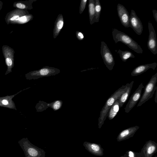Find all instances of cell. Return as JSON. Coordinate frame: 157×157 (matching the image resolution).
<instances>
[{
    "instance_id": "1",
    "label": "cell",
    "mask_w": 157,
    "mask_h": 157,
    "mask_svg": "<svg viewBox=\"0 0 157 157\" xmlns=\"http://www.w3.org/2000/svg\"><path fill=\"white\" fill-rule=\"evenodd\" d=\"M33 18L27 10L16 9L7 13L5 20L7 25L23 24L32 20Z\"/></svg>"
},
{
    "instance_id": "2",
    "label": "cell",
    "mask_w": 157,
    "mask_h": 157,
    "mask_svg": "<svg viewBox=\"0 0 157 157\" xmlns=\"http://www.w3.org/2000/svg\"><path fill=\"white\" fill-rule=\"evenodd\" d=\"M128 84V83L125 85H122L112 94L106 100L100 112V116L98 119V128L99 129L101 128L104 124L110 107L121 94L126 91Z\"/></svg>"
},
{
    "instance_id": "3",
    "label": "cell",
    "mask_w": 157,
    "mask_h": 157,
    "mask_svg": "<svg viewBox=\"0 0 157 157\" xmlns=\"http://www.w3.org/2000/svg\"><path fill=\"white\" fill-rule=\"evenodd\" d=\"M112 34L115 43L121 42L136 53H143L140 46L128 35L115 28L112 29Z\"/></svg>"
},
{
    "instance_id": "4",
    "label": "cell",
    "mask_w": 157,
    "mask_h": 157,
    "mask_svg": "<svg viewBox=\"0 0 157 157\" xmlns=\"http://www.w3.org/2000/svg\"><path fill=\"white\" fill-rule=\"evenodd\" d=\"M18 143L25 157H46L44 151L33 144L27 137L22 138Z\"/></svg>"
},
{
    "instance_id": "5",
    "label": "cell",
    "mask_w": 157,
    "mask_h": 157,
    "mask_svg": "<svg viewBox=\"0 0 157 157\" xmlns=\"http://www.w3.org/2000/svg\"><path fill=\"white\" fill-rule=\"evenodd\" d=\"M60 71V70L58 68L46 66L40 69L27 73L25 75V77L27 80H35L43 77L55 75Z\"/></svg>"
},
{
    "instance_id": "6",
    "label": "cell",
    "mask_w": 157,
    "mask_h": 157,
    "mask_svg": "<svg viewBox=\"0 0 157 157\" xmlns=\"http://www.w3.org/2000/svg\"><path fill=\"white\" fill-rule=\"evenodd\" d=\"M157 82V72L152 76L150 81L145 87L144 92L141 96L137 107L141 106L152 98L156 89H157V87L156 86Z\"/></svg>"
},
{
    "instance_id": "7",
    "label": "cell",
    "mask_w": 157,
    "mask_h": 157,
    "mask_svg": "<svg viewBox=\"0 0 157 157\" xmlns=\"http://www.w3.org/2000/svg\"><path fill=\"white\" fill-rule=\"evenodd\" d=\"M2 51L7 67V69L5 73V75H6L12 72V69L14 66L15 52L13 48L6 45L2 46Z\"/></svg>"
},
{
    "instance_id": "8",
    "label": "cell",
    "mask_w": 157,
    "mask_h": 157,
    "mask_svg": "<svg viewBox=\"0 0 157 157\" xmlns=\"http://www.w3.org/2000/svg\"><path fill=\"white\" fill-rule=\"evenodd\" d=\"M101 54L106 67L109 71H112L115 65L113 56L106 44L102 41L101 45Z\"/></svg>"
},
{
    "instance_id": "9",
    "label": "cell",
    "mask_w": 157,
    "mask_h": 157,
    "mask_svg": "<svg viewBox=\"0 0 157 157\" xmlns=\"http://www.w3.org/2000/svg\"><path fill=\"white\" fill-rule=\"evenodd\" d=\"M143 83H141L137 88L130 97V99L125 108V112L128 113L135 106L141 96L143 88H144Z\"/></svg>"
},
{
    "instance_id": "10",
    "label": "cell",
    "mask_w": 157,
    "mask_h": 157,
    "mask_svg": "<svg viewBox=\"0 0 157 157\" xmlns=\"http://www.w3.org/2000/svg\"><path fill=\"white\" fill-rule=\"evenodd\" d=\"M149 35L147 42V46L149 50L154 55L157 54V41L155 30L151 23L148 22Z\"/></svg>"
},
{
    "instance_id": "11",
    "label": "cell",
    "mask_w": 157,
    "mask_h": 157,
    "mask_svg": "<svg viewBox=\"0 0 157 157\" xmlns=\"http://www.w3.org/2000/svg\"><path fill=\"white\" fill-rule=\"evenodd\" d=\"M130 24L131 27L135 33L140 35L142 33L143 27L140 19L136 15L135 11L132 10L130 15Z\"/></svg>"
},
{
    "instance_id": "12",
    "label": "cell",
    "mask_w": 157,
    "mask_h": 157,
    "mask_svg": "<svg viewBox=\"0 0 157 157\" xmlns=\"http://www.w3.org/2000/svg\"><path fill=\"white\" fill-rule=\"evenodd\" d=\"M117 10L122 25L126 28L130 27V15L127 9L123 5L118 3L117 6Z\"/></svg>"
},
{
    "instance_id": "13",
    "label": "cell",
    "mask_w": 157,
    "mask_h": 157,
    "mask_svg": "<svg viewBox=\"0 0 157 157\" xmlns=\"http://www.w3.org/2000/svg\"><path fill=\"white\" fill-rule=\"evenodd\" d=\"M157 151V143L150 140L144 145L141 152L144 157H152Z\"/></svg>"
},
{
    "instance_id": "14",
    "label": "cell",
    "mask_w": 157,
    "mask_h": 157,
    "mask_svg": "<svg viewBox=\"0 0 157 157\" xmlns=\"http://www.w3.org/2000/svg\"><path fill=\"white\" fill-rule=\"evenodd\" d=\"M83 146L87 151L94 155L101 156L104 155V150L99 144L85 141Z\"/></svg>"
},
{
    "instance_id": "15",
    "label": "cell",
    "mask_w": 157,
    "mask_h": 157,
    "mask_svg": "<svg viewBox=\"0 0 157 157\" xmlns=\"http://www.w3.org/2000/svg\"><path fill=\"white\" fill-rule=\"evenodd\" d=\"M25 90H21L17 93L12 95L0 97V106L17 110V109L15 103L12 99L16 95Z\"/></svg>"
},
{
    "instance_id": "16",
    "label": "cell",
    "mask_w": 157,
    "mask_h": 157,
    "mask_svg": "<svg viewBox=\"0 0 157 157\" xmlns=\"http://www.w3.org/2000/svg\"><path fill=\"white\" fill-rule=\"evenodd\" d=\"M139 128V126H135L122 130L119 133L117 136V141L120 142L132 137Z\"/></svg>"
},
{
    "instance_id": "17",
    "label": "cell",
    "mask_w": 157,
    "mask_h": 157,
    "mask_svg": "<svg viewBox=\"0 0 157 157\" xmlns=\"http://www.w3.org/2000/svg\"><path fill=\"white\" fill-rule=\"evenodd\" d=\"M157 65L156 63L139 65L135 67L131 73L132 76H137L145 72L149 69L155 70Z\"/></svg>"
},
{
    "instance_id": "18",
    "label": "cell",
    "mask_w": 157,
    "mask_h": 157,
    "mask_svg": "<svg viewBox=\"0 0 157 157\" xmlns=\"http://www.w3.org/2000/svg\"><path fill=\"white\" fill-rule=\"evenodd\" d=\"M64 20L63 15L59 14L58 16L54 23V28L53 31V37L56 38L59 35L61 30L63 28Z\"/></svg>"
},
{
    "instance_id": "19",
    "label": "cell",
    "mask_w": 157,
    "mask_h": 157,
    "mask_svg": "<svg viewBox=\"0 0 157 157\" xmlns=\"http://www.w3.org/2000/svg\"><path fill=\"white\" fill-rule=\"evenodd\" d=\"M36 0H28L14 2L13 6L16 9L25 10H31L33 9L32 4Z\"/></svg>"
},
{
    "instance_id": "20",
    "label": "cell",
    "mask_w": 157,
    "mask_h": 157,
    "mask_svg": "<svg viewBox=\"0 0 157 157\" xmlns=\"http://www.w3.org/2000/svg\"><path fill=\"white\" fill-rule=\"evenodd\" d=\"M133 83L134 81H133L130 83H128L126 91L122 94L117 99L119 101L120 108L123 107L128 99L131 93Z\"/></svg>"
},
{
    "instance_id": "21",
    "label": "cell",
    "mask_w": 157,
    "mask_h": 157,
    "mask_svg": "<svg viewBox=\"0 0 157 157\" xmlns=\"http://www.w3.org/2000/svg\"><path fill=\"white\" fill-rule=\"evenodd\" d=\"M120 108L118 101L116 100L109 109L107 117L109 120L113 119L117 115Z\"/></svg>"
},
{
    "instance_id": "22",
    "label": "cell",
    "mask_w": 157,
    "mask_h": 157,
    "mask_svg": "<svg viewBox=\"0 0 157 157\" xmlns=\"http://www.w3.org/2000/svg\"><path fill=\"white\" fill-rule=\"evenodd\" d=\"M88 1V13L90 23L91 25H92L94 23L95 0H89Z\"/></svg>"
},
{
    "instance_id": "23",
    "label": "cell",
    "mask_w": 157,
    "mask_h": 157,
    "mask_svg": "<svg viewBox=\"0 0 157 157\" xmlns=\"http://www.w3.org/2000/svg\"><path fill=\"white\" fill-rule=\"evenodd\" d=\"M115 51L119 55L121 60L124 62L126 61L129 58H134L135 56L131 52L128 51H123L120 49L116 50Z\"/></svg>"
},
{
    "instance_id": "24",
    "label": "cell",
    "mask_w": 157,
    "mask_h": 157,
    "mask_svg": "<svg viewBox=\"0 0 157 157\" xmlns=\"http://www.w3.org/2000/svg\"><path fill=\"white\" fill-rule=\"evenodd\" d=\"M101 10V7L99 0H95V16L94 22H98Z\"/></svg>"
},
{
    "instance_id": "25",
    "label": "cell",
    "mask_w": 157,
    "mask_h": 157,
    "mask_svg": "<svg viewBox=\"0 0 157 157\" xmlns=\"http://www.w3.org/2000/svg\"><path fill=\"white\" fill-rule=\"evenodd\" d=\"M124 155L125 157H144L141 152H135L130 150L127 151Z\"/></svg>"
},
{
    "instance_id": "26",
    "label": "cell",
    "mask_w": 157,
    "mask_h": 157,
    "mask_svg": "<svg viewBox=\"0 0 157 157\" xmlns=\"http://www.w3.org/2000/svg\"><path fill=\"white\" fill-rule=\"evenodd\" d=\"M62 101L60 100H57L53 102L50 104H48L47 105L50 106L55 111L57 110L60 108L62 105Z\"/></svg>"
},
{
    "instance_id": "27",
    "label": "cell",
    "mask_w": 157,
    "mask_h": 157,
    "mask_svg": "<svg viewBox=\"0 0 157 157\" xmlns=\"http://www.w3.org/2000/svg\"><path fill=\"white\" fill-rule=\"evenodd\" d=\"M87 1V0H81V1L79 9V12L80 14H82L85 10Z\"/></svg>"
},
{
    "instance_id": "28",
    "label": "cell",
    "mask_w": 157,
    "mask_h": 157,
    "mask_svg": "<svg viewBox=\"0 0 157 157\" xmlns=\"http://www.w3.org/2000/svg\"><path fill=\"white\" fill-rule=\"evenodd\" d=\"M76 36L77 39L79 40H82L84 39L83 33L81 32L77 31L76 32Z\"/></svg>"
},
{
    "instance_id": "29",
    "label": "cell",
    "mask_w": 157,
    "mask_h": 157,
    "mask_svg": "<svg viewBox=\"0 0 157 157\" xmlns=\"http://www.w3.org/2000/svg\"><path fill=\"white\" fill-rule=\"evenodd\" d=\"M152 12L155 20L157 22V11L155 10H152Z\"/></svg>"
},
{
    "instance_id": "30",
    "label": "cell",
    "mask_w": 157,
    "mask_h": 157,
    "mask_svg": "<svg viewBox=\"0 0 157 157\" xmlns=\"http://www.w3.org/2000/svg\"><path fill=\"white\" fill-rule=\"evenodd\" d=\"M157 89L155 90V101L156 103H157Z\"/></svg>"
},
{
    "instance_id": "31",
    "label": "cell",
    "mask_w": 157,
    "mask_h": 157,
    "mask_svg": "<svg viewBox=\"0 0 157 157\" xmlns=\"http://www.w3.org/2000/svg\"><path fill=\"white\" fill-rule=\"evenodd\" d=\"M3 3L1 1H0V11L1 10L2 7Z\"/></svg>"
},
{
    "instance_id": "32",
    "label": "cell",
    "mask_w": 157,
    "mask_h": 157,
    "mask_svg": "<svg viewBox=\"0 0 157 157\" xmlns=\"http://www.w3.org/2000/svg\"><path fill=\"white\" fill-rule=\"evenodd\" d=\"M120 157H125L124 155H123L121 156Z\"/></svg>"
},
{
    "instance_id": "33",
    "label": "cell",
    "mask_w": 157,
    "mask_h": 157,
    "mask_svg": "<svg viewBox=\"0 0 157 157\" xmlns=\"http://www.w3.org/2000/svg\"><path fill=\"white\" fill-rule=\"evenodd\" d=\"M155 157H157V155H155Z\"/></svg>"
},
{
    "instance_id": "34",
    "label": "cell",
    "mask_w": 157,
    "mask_h": 157,
    "mask_svg": "<svg viewBox=\"0 0 157 157\" xmlns=\"http://www.w3.org/2000/svg\"></svg>"
}]
</instances>
